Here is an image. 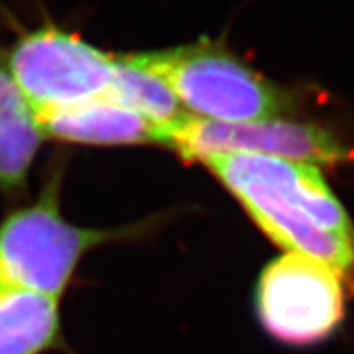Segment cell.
I'll return each instance as SVG.
<instances>
[{
	"label": "cell",
	"mask_w": 354,
	"mask_h": 354,
	"mask_svg": "<svg viewBox=\"0 0 354 354\" xmlns=\"http://www.w3.org/2000/svg\"><path fill=\"white\" fill-rule=\"evenodd\" d=\"M42 138L82 145L161 143L156 125L109 98H94L33 114Z\"/></svg>",
	"instance_id": "52a82bcc"
},
{
	"label": "cell",
	"mask_w": 354,
	"mask_h": 354,
	"mask_svg": "<svg viewBox=\"0 0 354 354\" xmlns=\"http://www.w3.org/2000/svg\"><path fill=\"white\" fill-rule=\"evenodd\" d=\"M58 300L19 289H0V354H46L60 347Z\"/></svg>",
	"instance_id": "ba28073f"
},
{
	"label": "cell",
	"mask_w": 354,
	"mask_h": 354,
	"mask_svg": "<svg viewBox=\"0 0 354 354\" xmlns=\"http://www.w3.org/2000/svg\"><path fill=\"white\" fill-rule=\"evenodd\" d=\"M42 140L19 87L0 69V190L13 194L26 185Z\"/></svg>",
	"instance_id": "9c48e42d"
},
{
	"label": "cell",
	"mask_w": 354,
	"mask_h": 354,
	"mask_svg": "<svg viewBox=\"0 0 354 354\" xmlns=\"http://www.w3.org/2000/svg\"><path fill=\"white\" fill-rule=\"evenodd\" d=\"M105 98L131 109L158 127L161 138L165 131L192 116L161 80L132 64L127 55L118 56L114 78Z\"/></svg>",
	"instance_id": "30bf717a"
},
{
	"label": "cell",
	"mask_w": 354,
	"mask_h": 354,
	"mask_svg": "<svg viewBox=\"0 0 354 354\" xmlns=\"http://www.w3.org/2000/svg\"><path fill=\"white\" fill-rule=\"evenodd\" d=\"M255 309L264 331L280 344H320L344 320V277L318 259L286 252L257 280Z\"/></svg>",
	"instance_id": "5b68a950"
},
{
	"label": "cell",
	"mask_w": 354,
	"mask_h": 354,
	"mask_svg": "<svg viewBox=\"0 0 354 354\" xmlns=\"http://www.w3.org/2000/svg\"><path fill=\"white\" fill-rule=\"evenodd\" d=\"M127 58L161 80L188 114L221 123L284 116L291 98L214 42L134 53Z\"/></svg>",
	"instance_id": "7a4b0ae2"
},
{
	"label": "cell",
	"mask_w": 354,
	"mask_h": 354,
	"mask_svg": "<svg viewBox=\"0 0 354 354\" xmlns=\"http://www.w3.org/2000/svg\"><path fill=\"white\" fill-rule=\"evenodd\" d=\"M116 64L118 56L56 26L26 31L8 53V73L33 114L105 98Z\"/></svg>",
	"instance_id": "277c9868"
},
{
	"label": "cell",
	"mask_w": 354,
	"mask_h": 354,
	"mask_svg": "<svg viewBox=\"0 0 354 354\" xmlns=\"http://www.w3.org/2000/svg\"><path fill=\"white\" fill-rule=\"evenodd\" d=\"M161 145L185 159L214 154H253L297 163L340 165L353 159L349 149L326 129L288 118L221 123L190 116L163 132Z\"/></svg>",
	"instance_id": "8992f818"
},
{
	"label": "cell",
	"mask_w": 354,
	"mask_h": 354,
	"mask_svg": "<svg viewBox=\"0 0 354 354\" xmlns=\"http://www.w3.org/2000/svg\"><path fill=\"white\" fill-rule=\"evenodd\" d=\"M122 233L75 226L58 205V181L33 205L0 223V289H19L60 299L76 268L93 248Z\"/></svg>",
	"instance_id": "3957f363"
},
{
	"label": "cell",
	"mask_w": 354,
	"mask_h": 354,
	"mask_svg": "<svg viewBox=\"0 0 354 354\" xmlns=\"http://www.w3.org/2000/svg\"><path fill=\"white\" fill-rule=\"evenodd\" d=\"M253 223L286 252L354 271V226L318 167L253 154L201 159Z\"/></svg>",
	"instance_id": "6da1fadb"
}]
</instances>
